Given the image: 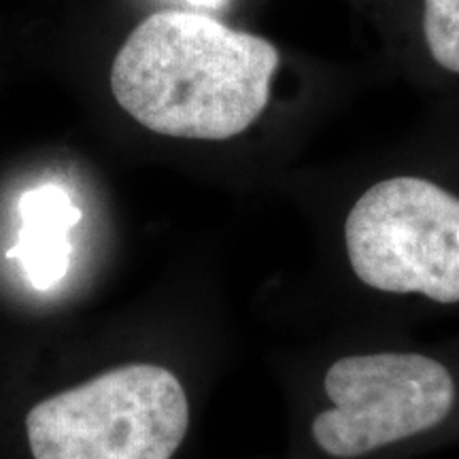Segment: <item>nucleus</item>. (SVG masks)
<instances>
[{
  "instance_id": "obj_2",
  "label": "nucleus",
  "mask_w": 459,
  "mask_h": 459,
  "mask_svg": "<svg viewBox=\"0 0 459 459\" xmlns=\"http://www.w3.org/2000/svg\"><path fill=\"white\" fill-rule=\"evenodd\" d=\"M187 428L186 389L158 364L107 370L26 415L32 459H172Z\"/></svg>"
},
{
  "instance_id": "obj_1",
  "label": "nucleus",
  "mask_w": 459,
  "mask_h": 459,
  "mask_svg": "<svg viewBox=\"0 0 459 459\" xmlns=\"http://www.w3.org/2000/svg\"><path fill=\"white\" fill-rule=\"evenodd\" d=\"M279 51L192 11L143 20L111 68V91L134 122L175 139L226 141L260 117Z\"/></svg>"
},
{
  "instance_id": "obj_3",
  "label": "nucleus",
  "mask_w": 459,
  "mask_h": 459,
  "mask_svg": "<svg viewBox=\"0 0 459 459\" xmlns=\"http://www.w3.org/2000/svg\"><path fill=\"white\" fill-rule=\"evenodd\" d=\"M344 245L372 290L459 302V198L436 183L394 177L366 189L344 221Z\"/></svg>"
},
{
  "instance_id": "obj_6",
  "label": "nucleus",
  "mask_w": 459,
  "mask_h": 459,
  "mask_svg": "<svg viewBox=\"0 0 459 459\" xmlns=\"http://www.w3.org/2000/svg\"><path fill=\"white\" fill-rule=\"evenodd\" d=\"M423 28L434 60L459 73V0H426Z\"/></svg>"
},
{
  "instance_id": "obj_5",
  "label": "nucleus",
  "mask_w": 459,
  "mask_h": 459,
  "mask_svg": "<svg viewBox=\"0 0 459 459\" xmlns=\"http://www.w3.org/2000/svg\"><path fill=\"white\" fill-rule=\"evenodd\" d=\"M22 228L17 245L7 251L24 266L30 285L51 290L68 273L73 245L68 232L82 220V211L73 204L66 189L45 183L28 189L17 204Z\"/></svg>"
},
{
  "instance_id": "obj_4",
  "label": "nucleus",
  "mask_w": 459,
  "mask_h": 459,
  "mask_svg": "<svg viewBox=\"0 0 459 459\" xmlns=\"http://www.w3.org/2000/svg\"><path fill=\"white\" fill-rule=\"evenodd\" d=\"M324 392L334 409L315 417L313 438L338 459L361 457L428 432L455 404L451 372L419 353L341 358L325 372Z\"/></svg>"
},
{
  "instance_id": "obj_7",
  "label": "nucleus",
  "mask_w": 459,
  "mask_h": 459,
  "mask_svg": "<svg viewBox=\"0 0 459 459\" xmlns=\"http://www.w3.org/2000/svg\"><path fill=\"white\" fill-rule=\"evenodd\" d=\"M192 4H198V7H206V9H217L223 0H189Z\"/></svg>"
}]
</instances>
